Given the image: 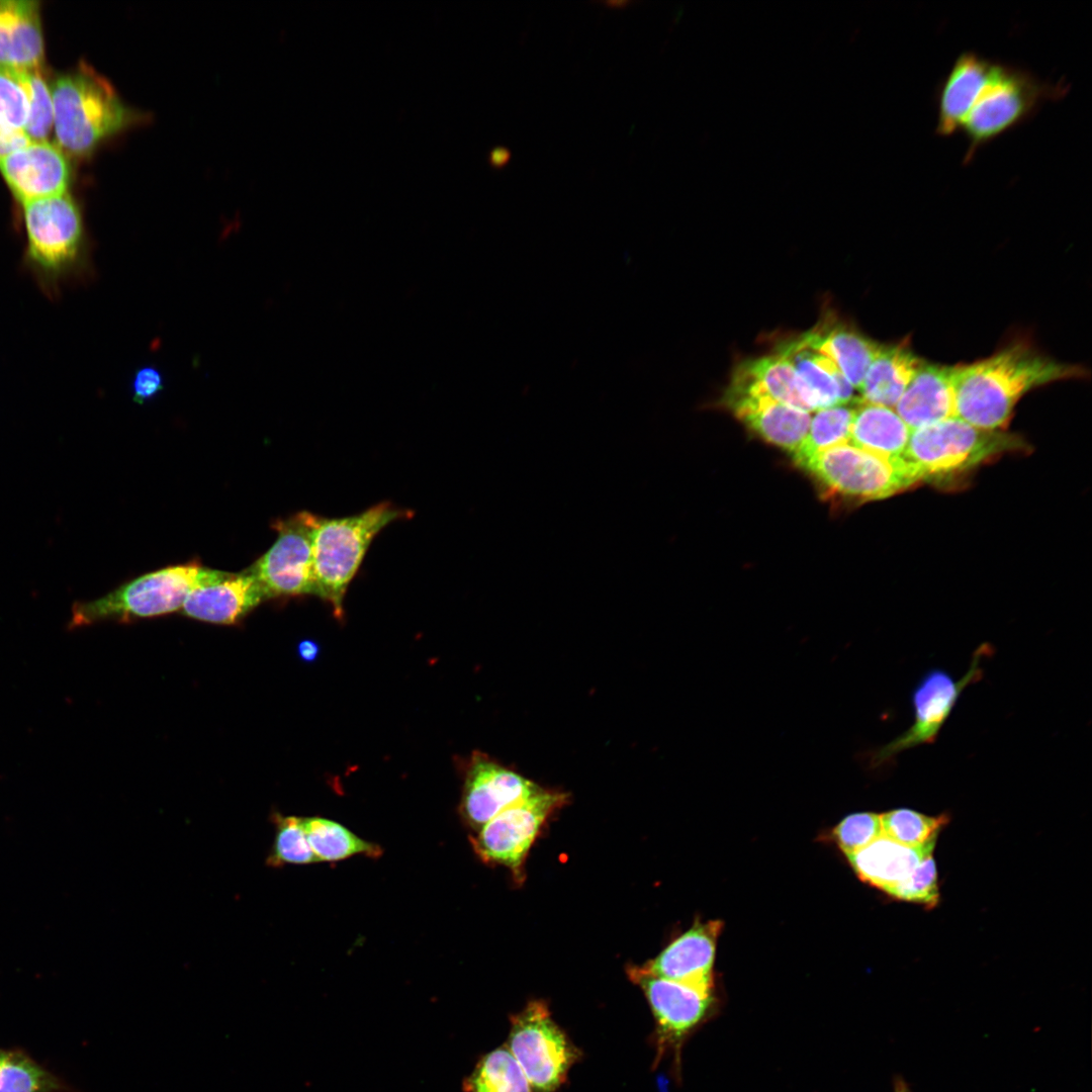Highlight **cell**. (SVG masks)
<instances>
[{"label":"cell","instance_id":"obj_1","mask_svg":"<svg viewBox=\"0 0 1092 1092\" xmlns=\"http://www.w3.org/2000/svg\"><path fill=\"white\" fill-rule=\"evenodd\" d=\"M1086 374L1081 365L1059 362L1017 340L985 359L956 365V417L979 429L999 430L1025 393Z\"/></svg>","mask_w":1092,"mask_h":1092},{"label":"cell","instance_id":"obj_2","mask_svg":"<svg viewBox=\"0 0 1092 1092\" xmlns=\"http://www.w3.org/2000/svg\"><path fill=\"white\" fill-rule=\"evenodd\" d=\"M51 94L58 143L77 156L89 154L104 139L148 117L127 106L113 86L85 64L57 77Z\"/></svg>","mask_w":1092,"mask_h":1092},{"label":"cell","instance_id":"obj_3","mask_svg":"<svg viewBox=\"0 0 1092 1092\" xmlns=\"http://www.w3.org/2000/svg\"><path fill=\"white\" fill-rule=\"evenodd\" d=\"M412 517V511L390 502L342 518L316 515L311 535L314 595L332 605L336 617H343L345 595L374 538L394 521Z\"/></svg>","mask_w":1092,"mask_h":1092},{"label":"cell","instance_id":"obj_4","mask_svg":"<svg viewBox=\"0 0 1092 1092\" xmlns=\"http://www.w3.org/2000/svg\"><path fill=\"white\" fill-rule=\"evenodd\" d=\"M1069 89L1066 81H1044L1024 68L997 62L960 131L967 142L964 164L971 163L983 147L1034 117L1048 102L1064 98Z\"/></svg>","mask_w":1092,"mask_h":1092},{"label":"cell","instance_id":"obj_5","mask_svg":"<svg viewBox=\"0 0 1092 1092\" xmlns=\"http://www.w3.org/2000/svg\"><path fill=\"white\" fill-rule=\"evenodd\" d=\"M231 574L196 562L168 566L136 577L99 599L76 602L69 628L172 613L182 608L193 589L217 583Z\"/></svg>","mask_w":1092,"mask_h":1092},{"label":"cell","instance_id":"obj_6","mask_svg":"<svg viewBox=\"0 0 1092 1092\" xmlns=\"http://www.w3.org/2000/svg\"><path fill=\"white\" fill-rule=\"evenodd\" d=\"M1014 445L1011 435L953 417L912 430L903 459L920 481L969 469Z\"/></svg>","mask_w":1092,"mask_h":1092},{"label":"cell","instance_id":"obj_7","mask_svg":"<svg viewBox=\"0 0 1092 1092\" xmlns=\"http://www.w3.org/2000/svg\"><path fill=\"white\" fill-rule=\"evenodd\" d=\"M799 465L831 491L867 500L888 497L918 482L903 457L887 459L850 443L815 453Z\"/></svg>","mask_w":1092,"mask_h":1092},{"label":"cell","instance_id":"obj_8","mask_svg":"<svg viewBox=\"0 0 1092 1092\" xmlns=\"http://www.w3.org/2000/svg\"><path fill=\"white\" fill-rule=\"evenodd\" d=\"M509 1051L535 1092H554L579 1057L543 1001H532L512 1016Z\"/></svg>","mask_w":1092,"mask_h":1092},{"label":"cell","instance_id":"obj_9","mask_svg":"<svg viewBox=\"0 0 1092 1092\" xmlns=\"http://www.w3.org/2000/svg\"><path fill=\"white\" fill-rule=\"evenodd\" d=\"M27 258L48 279L71 271L83 253V224L73 198L63 195L23 204Z\"/></svg>","mask_w":1092,"mask_h":1092},{"label":"cell","instance_id":"obj_10","mask_svg":"<svg viewBox=\"0 0 1092 1092\" xmlns=\"http://www.w3.org/2000/svg\"><path fill=\"white\" fill-rule=\"evenodd\" d=\"M991 653L984 643L973 654L969 669L959 679L941 669L928 671L912 694V725L888 744L871 753L870 764L877 768L889 763L901 752L935 741L962 693L983 674L982 660Z\"/></svg>","mask_w":1092,"mask_h":1092},{"label":"cell","instance_id":"obj_11","mask_svg":"<svg viewBox=\"0 0 1092 1092\" xmlns=\"http://www.w3.org/2000/svg\"><path fill=\"white\" fill-rule=\"evenodd\" d=\"M568 795L539 787L485 823L472 839L485 861L509 868L519 879L525 857L548 817L564 806Z\"/></svg>","mask_w":1092,"mask_h":1092},{"label":"cell","instance_id":"obj_12","mask_svg":"<svg viewBox=\"0 0 1092 1092\" xmlns=\"http://www.w3.org/2000/svg\"><path fill=\"white\" fill-rule=\"evenodd\" d=\"M316 515L307 511L277 520V539L249 569L267 599L314 595L311 535Z\"/></svg>","mask_w":1092,"mask_h":1092},{"label":"cell","instance_id":"obj_13","mask_svg":"<svg viewBox=\"0 0 1092 1092\" xmlns=\"http://www.w3.org/2000/svg\"><path fill=\"white\" fill-rule=\"evenodd\" d=\"M628 974L648 1000L661 1051L678 1044L711 1011L712 988L660 978L648 973L642 966L630 967Z\"/></svg>","mask_w":1092,"mask_h":1092},{"label":"cell","instance_id":"obj_14","mask_svg":"<svg viewBox=\"0 0 1092 1092\" xmlns=\"http://www.w3.org/2000/svg\"><path fill=\"white\" fill-rule=\"evenodd\" d=\"M0 172L22 204L63 195L70 181L66 156L48 140L31 141L0 158Z\"/></svg>","mask_w":1092,"mask_h":1092},{"label":"cell","instance_id":"obj_15","mask_svg":"<svg viewBox=\"0 0 1092 1092\" xmlns=\"http://www.w3.org/2000/svg\"><path fill=\"white\" fill-rule=\"evenodd\" d=\"M539 786L482 753H474L466 776L462 813L480 829L507 807L531 795Z\"/></svg>","mask_w":1092,"mask_h":1092},{"label":"cell","instance_id":"obj_16","mask_svg":"<svg viewBox=\"0 0 1092 1092\" xmlns=\"http://www.w3.org/2000/svg\"><path fill=\"white\" fill-rule=\"evenodd\" d=\"M721 928L719 920L696 922L642 967L660 978L713 988L712 968Z\"/></svg>","mask_w":1092,"mask_h":1092},{"label":"cell","instance_id":"obj_17","mask_svg":"<svg viewBox=\"0 0 1092 1092\" xmlns=\"http://www.w3.org/2000/svg\"><path fill=\"white\" fill-rule=\"evenodd\" d=\"M996 64L997 61L973 51L963 52L956 58L935 93L937 135L948 138L961 131L965 118L990 80Z\"/></svg>","mask_w":1092,"mask_h":1092},{"label":"cell","instance_id":"obj_18","mask_svg":"<svg viewBox=\"0 0 1092 1092\" xmlns=\"http://www.w3.org/2000/svg\"><path fill=\"white\" fill-rule=\"evenodd\" d=\"M723 403L766 442L793 455L808 434L811 413L785 402L766 396L725 391Z\"/></svg>","mask_w":1092,"mask_h":1092},{"label":"cell","instance_id":"obj_19","mask_svg":"<svg viewBox=\"0 0 1092 1092\" xmlns=\"http://www.w3.org/2000/svg\"><path fill=\"white\" fill-rule=\"evenodd\" d=\"M956 366L923 362L894 410L912 430L956 417Z\"/></svg>","mask_w":1092,"mask_h":1092},{"label":"cell","instance_id":"obj_20","mask_svg":"<svg viewBox=\"0 0 1092 1092\" xmlns=\"http://www.w3.org/2000/svg\"><path fill=\"white\" fill-rule=\"evenodd\" d=\"M726 391L766 396L809 413L814 412L794 366L780 348L775 353L739 363Z\"/></svg>","mask_w":1092,"mask_h":1092},{"label":"cell","instance_id":"obj_21","mask_svg":"<svg viewBox=\"0 0 1092 1092\" xmlns=\"http://www.w3.org/2000/svg\"><path fill=\"white\" fill-rule=\"evenodd\" d=\"M268 600L262 586L248 570L193 589L182 605L186 616L215 624H234Z\"/></svg>","mask_w":1092,"mask_h":1092},{"label":"cell","instance_id":"obj_22","mask_svg":"<svg viewBox=\"0 0 1092 1092\" xmlns=\"http://www.w3.org/2000/svg\"><path fill=\"white\" fill-rule=\"evenodd\" d=\"M43 56L39 3L0 0V67L39 69Z\"/></svg>","mask_w":1092,"mask_h":1092},{"label":"cell","instance_id":"obj_23","mask_svg":"<svg viewBox=\"0 0 1092 1092\" xmlns=\"http://www.w3.org/2000/svg\"><path fill=\"white\" fill-rule=\"evenodd\" d=\"M935 841L911 847L883 834L846 856L861 880L888 893L905 881L926 856L932 854Z\"/></svg>","mask_w":1092,"mask_h":1092},{"label":"cell","instance_id":"obj_24","mask_svg":"<svg viewBox=\"0 0 1092 1092\" xmlns=\"http://www.w3.org/2000/svg\"><path fill=\"white\" fill-rule=\"evenodd\" d=\"M799 339L810 350L830 359L857 390L883 347V344L843 324L816 328Z\"/></svg>","mask_w":1092,"mask_h":1092},{"label":"cell","instance_id":"obj_25","mask_svg":"<svg viewBox=\"0 0 1092 1092\" xmlns=\"http://www.w3.org/2000/svg\"><path fill=\"white\" fill-rule=\"evenodd\" d=\"M923 362L908 339L883 345L858 388L859 398L894 408Z\"/></svg>","mask_w":1092,"mask_h":1092},{"label":"cell","instance_id":"obj_26","mask_svg":"<svg viewBox=\"0 0 1092 1092\" xmlns=\"http://www.w3.org/2000/svg\"><path fill=\"white\" fill-rule=\"evenodd\" d=\"M911 434L893 407L857 398L849 443L887 459L903 457Z\"/></svg>","mask_w":1092,"mask_h":1092},{"label":"cell","instance_id":"obj_27","mask_svg":"<svg viewBox=\"0 0 1092 1092\" xmlns=\"http://www.w3.org/2000/svg\"><path fill=\"white\" fill-rule=\"evenodd\" d=\"M0 1092H74L19 1049H0Z\"/></svg>","mask_w":1092,"mask_h":1092},{"label":"cell","instance_id":"obj_28","mask_svg":"<svg viewBox=\"0 0 1092 1092\" xmlns=\"http://www.w3.org/2000/svg\"><path fill=\"white\" fill-rule=\"evenodd\" d=\"M308 843L320 861H335L355 854L378 856L380 848L343 825L320 817L302 818Z\"/></svg>","mask_w":1092,"mask_h":1092},{"label":"cell","instance_id":"obj_29","mask_svg":"<svg viewBox=\"0 0 1092 1092\" xmlns=\"http://www.w3.org/2000/svg\"><path fill=\"white\" fill-rule=\"evenodd\" d=\"M466 1092H531L521 1067L506 1048L482 1057L463 1083Z\"/></svg>","mask_w":1092,"mask_h":1092},{"label":"cell","instance_id":"obj_30","mask_svg":"<svg viewBox=\"0 0 1092 1092\" xmlns=\"http://www.w3.org/2000/svg\"><path fill=\"white\" fill-rule=\"evenodd\" d=\"M856 399L814 412L808 434L794 454V459L798 464L815 453L849 443Z\"/></svg>","mask_w":1092,"mask_h":1092},{"label":"cell","instance_id":"obj_31","mask_svg":"<svg viewBox=\"0 0 1092 1092\" xmlns=\"http://www.w3.org/2000/svg\"><path fill=\"white\" fill-rule=\"evenodd\" d=\"M780 349L794 366L814 412L842 403L837 383L816 360L814 352L808 349L800 339L786 343Z\"/></svg>","mask_w":1092,"mask_h":1092},{"label":"cell","instance_id":"obj_32","mask_svg":"<svg viewBox=\"0 0 1092 1092\" xmlns=\"http://www.w3.org/2000/svg\"><path fill=\"white\" fill-rule=\"evenodd\" d=\"M883 834L898 843L916 847L936 840L948 817L927 816L915 810L900 808L881 814Z\"/></svg>","mask_w":1092,"mask_h":1092},{"label":"cell","instance_id":"obj_33","mask_svg":"<svg viewBox=\"0 0 1092 1092\" xmlns=\"http://www.w3.org/2000/svg\"><path fill=\"white\" fill-rule=\"evenodd\" d=\"M276 835L267 864H306L320 861L312 851L302 825V818L275 816Z\"/></svg>","mask_w":1092,"mask_h":1092},{"label":"cell","instance_id":"obj_34","mask_svg":"<svg viewBox=\"0 0 1092 1092\" xmlns=\"http://www.w3.org/2000/svg\"><path fill=\"white\" fill-rule=\"evenodd\" d=\"M29 98V117L24 128L31 141H46L54 124L51 89L39 69L18 71Z\"/></svg>","mask_w":1092,"mask_h":1092},{"label":"cell","instance_id":"obj_35","mask_svg":"<svg viewBox=\"0 0 1092 1092\" xmlns=\"http://www.w3.org/2000/svg\"><path fill=\"white\" fill-rule=\"evenodd\" d=\"M29 117V98L16 70L0 67V125L23 130Z\"/></svg>","mask_w":1092,"mask_h":1092},{"label":"cell","instance_id":"obj_36","mask_svg":"<svg viewBox=\"0 0 1092 1092\" xmlns=\"http://www.w3.org/2000/svg\"><path fill=\"white\" fill-rule=\"evenodd\" d=\"M889 895L909 902L933 907L939 899L936 864L932 854L926 856L902 883L892 888Z\"/></svg>","mask_w":1092,"mask_h":1092},{"label":"cell","instance_id":"obj_37","mask_svg":"<svg viewBox=\"0 0 1092 1092\" xmlns=\"http://www.w3.org/2000/svg\"><path fill=\"white\" fill-rule=\"evenodd\" d=\"M833 833L844 853L851 854L883 835L881 814H850L837 824Z\"/></svg>","mask_w":1092,"mask_h":1092},{"label":"cell","instance_id":"obj_38","mask_svg":"<svg viewBox=\"0 0 1092 1092\" xmlns=\"http://www.w3.org/2000/svg\"><path fill=\"white\" fill-rule=\"evenodd\" d=\"M163 388L162 374L153 366H145L133 375L131 382L132 398L140 404L153 399Z\"/></svg>","mask_w":1092,"mask_h":1092},{"label":"cell","instance_id":"obj_39","mask_svg":"<svg viewBox=\"0 0 1092 1092\" xmlns=\"http://www.w3.org/2000/svg\"><path fill=\"white\" fill-rule=\"evenodd\" d=\"M31 140L23 130L8 129L0 125V158L27 145Z\"/></svg>","mask_w":1092,"mask_h":1092},{"label":"cell","instance_id":"obj_40","mask_svg":"<svg viewBox=\"0 0 1092 1092\" xmlns=\"http://www.w3.org/2000/svg\"><path fill=\"white\" fill-rule=\"evenodd\" d=\"M297 653L303 661L311 662L317 657L320 653V646L315 641L305 639L299 642L297 646Z\"/></svg>","mask_w":1092,"mask_h":1092},{"label":"cell","instance_id":"obj_41","mask_svg":"<svg viewBox=\"0 0 1092 1092\" xmlns=\"http://www.w3.org/2000/svg\"><path fill=\"white\" fill-rule=\"evenodd\" d=\"M511 159V151L505 147H496L489 153V163L494 167H502Z\"/></svg>","mask_w":1092,"mask_h":1092},{"label":"cell","instance_id":"obj_42","mask_svg":"<svg viewBox=\"0 0 1092 1092\" xmlns=\"http://www.w3.org/2000/svg\"><path fill=\"white\" fill-rule=\"evenodd\" d=\"M894 1092H912L908 1084L901 1078H896Z\"/></svg>","mask_w":1092,"mask_h":1092}]
</instances>
